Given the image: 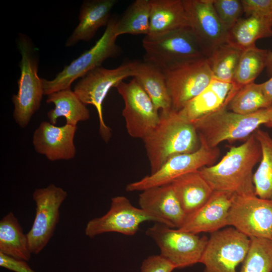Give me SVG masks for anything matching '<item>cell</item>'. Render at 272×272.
Listing matches in <instances>:
<instances>
[{
	"label": "cell",
	"mask_w": 272,
	"mask_h": 272,
	"mask_svg": "<svg viewBox=\"0 0 272 272\" xmlns=\"http://www.w3.org/2000/svg\"><path fill=\"white\" fill-rule=\"evenodd\" d=\"M261 157L260 146L254 132L242 144L231 147L218 163L198 171L214 191L255 194L253 170Z\"/></svg>",
	"instance_id": "1"
},
{
	"label": "cell",
	"mask_w": 272,
	"mask_h": 272,
	"mask_svg": "<svg viewBox=\"0 0 272 272\" xmlns=\"http://www.w3.org/2000/svg\"><path fill=\"white\" fill-rule=\"evenodd\" d=\"M156 127L143 140L150 163L151 173L156 172L170 158L190 153L200 147L193 125L177 111L161 112Z\"/></svg>",
	"instance_id": "2"
},
{
	"label": "cell",
	"mask_w": 272,
	"mask_h": 272,
	"mask_svg": "<svg viewBox=\"0 0 272 272\" xmlns=\"http://www.w3.org/2000/svg\"><path fill=\"white\" fill-rule=\"evenodd\" d=\"M228 104L192 123L200 144L214 148L224 141L246 140L268 120L269 107L243 115L228 110Z\"/></svg>",
	"instance_id": "3"
},
{
	"label": "cell",
	"mask_w": 272,
	"mask_h": 272,
	"mask_svg": "<svg viewBox=\"0 0 272 272\" xmlns=\"http://www.w3.org/2000/svg\"><path fill=\"white\" fill-rule=\"evenodd\" d=\"M22 58L18 91L12 97L13 117L21 128L26 127L33 114L39 109L44 95L42 79L38 76V61L30 39L21 34L17 41Z\"/></svg>",
	"instance_id": "4"
},
{
	"label": "cell",
	"mask_w": 272,
	"mask_h": 272,
	"mask_svg": "<svg viewBox=\"0 0 272 272\" xmlns=\"http://www.w3.org/2000/svg\"><path fill=\"white\" fill-rule=\"evenodd\" d=\"M144 61L162 70L184 61L207 57L202 46L189 27L162 35L144 37Z\"/></svg>",
	"instance_id": "5"
},
{
	"label": "cell",
	"mask_w": 272,
	"mask_h": 272,
	"mask_svg": "<svg viewBox=\"0 0 272 272\" xmlns=\"http://www.w3.org/2000/svg\"><path fill=\"white\" fill-rule=\"evenodd\" d=\"M137 61L124 62L113 69L102 66L96 67L83 76L75 86L74 92L85 104L93 105L96 109L99 121V132L105 142L110 140L111 129L104 120L102 104L109 90L116 87L124 79L133 77Z\"/></svg>",
	"instance_id": "6"
},
{
	"label": "cell",
	"mask_w": 272,
	"mask_h": 272,
	"mask_svg": "<svg viewBox=\"0 0 272 272\" xmlns=\"http://www.w3.org/2000/svg\"><path fill=\"white\" fill-rule=\"evenodd\" d=\"M117 19H110L101 37L89 50L65 66L52 80L42 79L44 95L62 90L70 89L73 82L82 78L91 70L101 66L106 59L120 54V48L116 43V26Z\"/></svg>",
	"instance_id": "7"
},
{
	"label": "cell",
	"mask_w": 272,
	"mask_h": 272,
	"mask_svg": "<svg viewBox=\"0 0 272 272\" xmlns=\"http://www.w3.org/2000/svg\"><path fill=\"white\" fill-rule=\"evenodd\" d=\"M146 234L160 250L163 257L176 268H182L200 262L208 238L197 234L173 228L159 223L148 228Z\"/></svg>",
	"instance_id": "8"
},
{
	"label": "cell",
	"mask_w": 272,
	"mask_h": 272,
	"mask_svg": "<svg viewBox=\"0 0 272 272\" xmlns=\"http://www.w3.org/2000/svg\"><path fill=\"white\" fill-rule=\"evenodd\" d=\"M162 71L175 111L197 96L213 79L207 57L180 62Z\"/></svg>",
	"instance_id": "9"
},
{
	"label": "cell",
	"mask_w": 272,
	"mask_h": 272,
	"mask_svg": "<svg viewBox=\"0 0 272 272\" xmlns=\"http://www.w3.org/2000/svg\"><path fill=\"white\" fill-rule=\"evenodd\" d=\"M220 155L218 147L212 148L200 144V147L195 152L171 157L156 172L128 184L126 190L143 191L150 188L171 184L182 175L214 165Z\"/></svg>",
	"instance_id": "10"
},
{
	"label": "cell",
	"mask_w": 272,
	"mask_h": 272,
	"mask_svg": "<svg viewBox=\"0 0 272 272\" xmlns=\"http://www.w3.org/2000/svg\"><path fill=\"white\" fill-rule=\"evenodd\" d=\"M250 244L249 238L232 227L211 233L200 261L203 272H237Z\"/></svg>",
	"instance_id": "11"
},
{
	"label": "cell",
	"mask_w": 272,
	"mask_h": 272,
	"mask_svg": "<svg viewBox=\"0 0 272 272\" xmlns=\"http://www.w3.org/2000/svg\"><path fill=\"white\" fill-rule=\"evenodd\" d=\"M227 225L248 238H272V200L233 194Z\"/></svg>",
	"instance_id": "12"
},
{
	"label": "cell",
	"mask_w": 272,
	"mask_h": 272,
	"mask_svg": "<svg viewBox=\"0 0 272 272\" xmlns=\"http://www.w3.org/2000/svg\"><path fill=\"white\" fill-rule=\"evenodd\" d=\"M147 221L165 225L153 214L133 206L126 197L116 196L111 198L110 209L105 215L88 222L85 232L91 238L108 232L132 236L138 232L142 223Z\"/></svg>",
	"instance_id": "13"
},
{
	"label": "cell",
	"mask_w": 272,
	"mask_h": 272,
	"mask_svg": "<svg viewBox=\"0 0 272 272\" xmlns=\"http://www.w3.org/2000/svg\"><path fill=\"white\" fill-rule=\"evenodd\" d=\"M67 195L65 190L53 184L34 191L36 214L32 227L26 234L32 254H39L52 237L59 222L60 207Z\"/></svg>",
	"instance_id": "14"
},
{
	"label": "cell",
	"mask_w": 272,
	"mask_h": 272,
	"mask_svg": "<svg viewBox=\"0 0 272 272\" xmlns=\"http://www.w3.org/2000/svg\"><path fill=\"white\" fill-rule=\"evenodd\" d=\"M115 88L124 101L122 116L127 133L143 140L158 123V110L134 78L128 83L121 82Z\"/></svg>",
	"instance_id": "15"
},
{
	"label": "cell",
	"mask_w": 272,
	"mask_h": 272,
	"mask_svg": "<svg viewBox=\"0 0 272 272\" xmlns=\"http://www.w3.org/2000/svg\"><path fill=\"white\" fill-rule=\"evenodd\" d=\"M189 27L203 48L207 57L227 41L228 31L221 23L213 0H182Z\"/></svg>",
	"instance_id": "16"
},
{
	"label": "cell",
	"mask_w": 272,
	"mask_h": 272,
	"mask_svg": "<svg viewBox=\"0 0 272 272\" xmlns=\"http://www.w3.org/2000/svg\"><path fill=\"white\" fill-rule=\"evenodd\" d=\"M77 129V126L66 123L57 126L42 121L33 133L34 148L52 162L72 159L76 154L74 140Z\"/></svg>",
	"instance_id": "17"
},
{
	"label": "cell",
	"mask_w": 272,
	"mask_h": 272,
	"mask_svg": "<svg viewBox=\"0 0 272 272\" xmlns=\"http://www.w3.org/2000/svg\"><path fill=\"white\" fill-rule=\"evenodd\" d=\"M233 194L214 191L208 200L187 216L180 230L196 234L216 232L228 226L227 219Z\"/></svg>",
	"instance_id": "18"
},
{
	"label": "cell",
	"mask_w": 272,
	"mask_h": 272,
	"mask_svg": "<svg viewBox=\"0 0 272 272\" xmlns=\"http://www.w3.org/2000/svg\"><path fill=\"white\" fill-rule=\"evenodd\" d=\"M139 195L140 208L162 219L165 225L180 228L186 218L171 184L150 188Z\"/></svg>",
	"instance_id": "19"
},
{
	"label": "cell",
	"mask_w": 272,
	"mask_h": 272,
	"mask_svg": "<svg viewBox=\"0 0 272 272\" xmlns=\"http://www.w3.org/2000/svg\"><path fill=\"white\" fill-rule=\"evenodd\" d=\"M239 88L233 83L213 79L201 92L177 112L182 118L192 124L229 103Z\"/></svg>",
	"instance_id": "20"
},
{
	"label": "cell",
	"mask_w": 272,
	"mask_h": 272,
	"mask_svg": "<svg viewBox=\"0 0 272 272\" xmlns=\"http://www.w3.org/2000/svg\"><path fill=\"white\" fill-rule=\"evenodd\" d=\"M117 0H92L83 3L79 14V24L67 39L66 47L75 45L80 41H88L101 27L107 26L110 12L118 3Z\"/></svg>",
	"instance_id": "21"
},
{
	"label": "cell",
	"mask_w": 272,
	"mask_h": 272,
	"mask_svg": "<svg viewBox=\"0 0 272 272\" xmlns=\"http://www.w3.org/2000/svg\"><path fill=\"white\" fill-rule=\"evenodd\" d=\"M150 28L146 36L154 38L189 27L182 0H150Z\"/></svg>",
	"instance_id": "22"
},
{
	"label": "cell",
	"mask_w": 272,
	"mask_h": 272,
	"mask_svg": "<svg viewBox=\"0 0 272 272\" xmlns=\"http://www.w3.org/2000/svg\"><path fill=\"white\" fill-rule=\"evenodd\" d=\"M171 184L186 216L203 205L214 192L198 171L182 175Z\"/></svg>",
	"instance_id": "23"
},
{
	"label": "cell",
	"mask_w": 272,
	"mask_h": 272,
	"mask_svg": "<svg viewBox=\"0 0 272 272\" xmlns=\"http://www.w3.org/2000/svg\"><path fill=\"white\" fill-rule=\"evenodd\" d=\"M133 78L141 85L158 111L167 112L172 110L171 98L161 69L144 60L137 61Z\"/></svg>",
	"instance_id": "24"
},
{
	"label": "cell",
	"mask_w": 272,
	"mask_h": 272,
	"mask_svg": "<svg viewBox=\"0 0 272 272\" xmlns=\"http://www.w3.org/2000/svg\"><path fill=\"white\" fill-rule=\"evenodd\" d=\"M271 36L272 16L251 15L241 18L228 32L226 42L244 50Z\"/></svg>",
	"instance_id": "25"
},
{
	"label": "cell",
	"mask_w": 272,
	"mask_h": 272,
	"mask_svg": "<svg viewBox=\"0 0 272 272\" xmlns=\"http://www.w3.org/2000/svg\"><path fill=\"white\" fill-rule=\"evenodd\" d=\"M47 103H52L55 107L47 113L51 123L55 124L57 119L61 116L66 120V124L77 126L80 121L88 120L90 112L86 105L70 89L62 90L47 95Z\"/></svg>",
	"instance_id": "26"
},
{
	"label": "cell",
	"mask_w": 272,
	"mask_h": 272,
	"mask_svg": "<svg viewBox=\"0 0 272 272\" xmlns=\"http://www.w3.org/2000/svg\"><path fill=\"white\" fill-rule=\"evenodd\" d=\"M0 252L26 261L31 258L27 235L12 212L0 221Z\"/></svg>",
	"instance_id": "27"
},
{
	"label": "cell",
	"mask_w": 272,
	"mask_h": 272,
	"mask_svg": "<svg viewBox=\"0 0 272 272\" xmlns=\"http://www.w3.org/2000/svg\"><path fill=\"white\" fill-rule=\"evenodd\" d=\"M254 134L261 150L260 163L253 175L255 194L260 198L272 200V137L259 128Z\"/></svg>",
	"instance_id": "28"
},
{
	"label": "cell",
	"mask_w": 272,
	"mask_h": 272,
	"mask_svg": "<svg viewBox=\"0 0 272 272\" xmlns=\"http://www.w3.org/2000/svg\"><path fill=\"white\" fill-rule=\"evenodd\" d=\"M243 51L227 42L216 47L207 57L213 79L233 83Z\"/></svg>",
	"instance_id": "29"
},
{
	"label": "cell",
	"mask_w": 272,
	"mask_h": 272,
	"mask_svg": "<svg viewBox=\"0 0 272 272\" xmlns=\"http://www.w3.org/2000/svg\"><path fill=\"white\" fill-rule=\"evenodd\" d=\"M150 0H136L117 20L116 35H148L150 28Z\"/></svg>",
	"instance_id": "30"
},
{
	"label": "cell",
	"mask_w": 272,
	"mask_h": 272,
	"mask_svg": "<svg viewBox=\"0 0 272 272\" xmlns=\"http://www.w3.org/2000/svg\"><path fill=\"white\" fill-rule=\"evenodd\" d=\"M268 51L256 46L244 50L237 65L233 83L241 87L254 82L266 67Z\"/></svg>",
	"instance_id": "31"
},
{
	"label": "cell",
	"mask_w": 272,
	"mask_h": 272,
	"mask_svg": "<svg viewBox=\"0 0 272 272\" xmlns=\"http://www.w3.org/2000/svg\"><path fill=\"white\" fill-rule=\"evenodd\" d=\"M269 107L261 83L254 82L240 87L230 99L227 108L236 113L246 115Z\"/></svg>",
	"instance_id": "32"
},
{
	"label": "cell",
	"mask_w": 272,
	"mask_h": 272,
	"mask_svg": "<svg viewBox=\"0 0 272 272\" xmlns=\"http://www.w3.org/2000/svg\"><path fill=\"white\" fill-rule=\"evenodd\" d=\"M247 253L238 272H272V240L250 238Z\"/></svg>",
	"instance_id": "33"
},
{
	"label": "cell",
	"mask_w": 272,
	"mask_h": 272,
	"mask_svg": "<svg viewBox=\"0 0 272 272\" xmlns=\"http://www.w3.org/2000/svg\"><path fill=\"white\" fill-rule=\"evenodd\" d=\"M215 10L225 29L228 32L244 13L239 0H213Z\"/></svg>",
	"instance_id": "34"
},
{
	"label": "cell",
	"mask_w": 272,
	"mask_h": 272,
	"mask_svg": "<svg viewBox=\"0 0 272 272\" xmlns=\"http://www.w3.org/2000/svg\"><path fill=\"white\" fill-rule=\"evenodd\" d=\"M175 267L161 255H151L144 260L141 272H172Z\"/></svg>",
	"instance_id": "35"
},
{
	"label": "cell",
	"mask_w": 272,
	"mask_h": 272,
	"mask_svg": "<svg viewBox=\"0 0 272 272\" xmlns=\"http://www.w3.org/2000/svg\"><path fill=\"white\" fill-rule=\"evenodd\" d=\"M244 13L251 15L272 16V0H241Z\"/></svg>",
	"instance_id": "36"
},
{
	"label": "cell",
	"mask_w": 272,
	"mask_h": 272,
	"mask_svg": "<svg viewBox=\"0 0 272 272\" xmlns=\"http://www.w3.org/2000/svg\"><path fill=\"white\" fill-rule=\"evenodd\" d=\"M0 266L15 272H35L27 261L8 256L0 252Z\"/></svg>",
	"instance_id": "37"
},
{
	"label": "cell",
	"mask_w": 272,
	"mask_h": 272,
	"mask_svg": "<svg viewBox=\"0 0 272 272\" xmlns=\"http://www.w3.org/2000/svg\"><path fill=\"white\" fill-rule=\"evenodd\" d=\"M261 86L269 106H272V77L267 81L261 83Z\"/></svg>",
	"instance_id": "38"
},
{
	"label": "cell",
	"mask_w": 272,
	"mask_h": 272,
	"mask_svg": "<svg viewBox=\"0 0 272 272\" xmlns=\"http://www.w3.org/2000/svg\"><path fill=\"white\" fill-rule=\"evenodd\" d=\"M265 67L268 75H272V51H268Z\"/></svg>",
	"instance_id": "39"
},
{
	"label": "cell",
	"mask_w": 272,
	"mask_h": 272,
	"mask_svg": "<svg viewBox=\"0 0 272 272\" xmlns=\"http://www.w3.org/2000/svg\"><path fill=\"white\" fill-rule=\"evenodd\" d=\"M269 110L268 120L264 125L268 127H272V106L269 107Z\"/></svg>",
	"instance_id": "40"
},
{
	"label": "cell",
	"mask_w": 272,
	"mask_h": 272,
	"mask_svg": "<svg viewBox=\"0 0 272 272\" xmlns=\"http://www.w3.org/2000/svg\"><path fill=\"white\" fill-rule=\"evenodd\" d=\"M271 240H272V238H271Z\"/></svg>",
	"instance_id": "41"
}]
</instances>
